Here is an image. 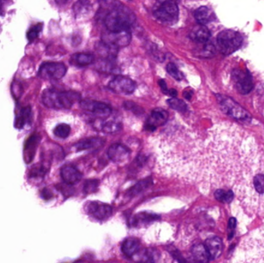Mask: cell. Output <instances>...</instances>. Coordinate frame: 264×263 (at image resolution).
I'll return each instance as SVG.
<instances>
[{
    "mask_svg": "<svg viewBox=\"0 0 264 263\" xmlns=\"http://www.w3.org/2000/svg\"><path fill=\"white\" fill-rule=\"evenodd\" d=\"M205 246L210 260H216L222 254V242L218 237H212L206 240Z\"/></svg>",
    "mask_w": 264,
    "mask_h": 263,
    "instance_id": "obj_17",
    "label": "cell"
},
{
    "mask_svg": "<svg viewBox=\"0 0 264 263\" xmlns=\"http://www.w3.org/2000/svg\"><path fill=\"white\" fill-rule=\"evenodd\" d=\"M6 5V0H0V14L4 12V7Z\"/></svg>",
    "mask_w": 264,
    "mask_h": 263,
    "instance_id": "obj_38",
    "label": "cell"
},
{
    "mask_svg": "<svg viewBox=\"0 0 264 263\" xmlns=\"http://www.w3.org/2000/svg\"><path fill=\"white\" fill-rule=\"evenodd\" d=\"M109 88L116 93L120 94H130L134 92L136 84L130 78L118 76L114 78L109 83Z\"/></svg>",
    "mask_w": 264,
    "mask_h": 263,
    "instance_id": "obj_12",
    "label": "cell"
},
{
    "mask_svg": "<svg viewBox=\"0 0 264 263\" xmlns=\"http://www.w3.org/2000/svg\"><path fill=\"white\" fill-rule=\"evenodd\" d=\"M42 25L39 24V25H36L35 26L32 27L30 30L28 34V38L29 40L32 41L36 39L39 36L40 32L42 30Z\"/></svg>",
    "mask_w": 264,
    "mask_h": 263,
    "instance_id": "obj_35",
    "label": "cell"
},
{
    "mask_svg": "<svg viewBox=\"0 0 264 263\" xmlns=\"http://www.w3.org/2000/svg\"><path fill=\"white\" fill-rule=\"evenodd\" d=\"M60 176L64 182L68 184H76L82 178V173L72 166H64L60 170Z\"/></svg>",
    "mask_w": 264,
    "mask_h": 263,
    "instance_id": "obj_16",
    "label": "cell"
},
{
    "mask_svg": "<svg viewBox=\"0 0 264 263\" xmlns=\"http://www.w3.org/2000/svg\"><path fill=\"white\" fill-rule=\"evenodd\" d=\"M104 143V140L100 138H90L82 140L75 145L78 150H88V149L100 147Z\"/></svg>",
    "mask_w": 264,
    "mask_h": 263,
    "instance_id": "obj_25",
    "label": "cell"
},
{
    "mask_svg": "<svg viewBox=\"0 0 264 263\" xmlns=\"http://www.w3.org/2000/svg\"><path fill=\"white\" fill-rule=\"evenodd\" d=\"M94 60V58L92 54L79 52V54H74L70 60V62L75 66H85L92 64Z\"/></svg>",
    "mask_w": 264,
    "mask_h": 263,
    "instance_id": "obj_21",
    "label": "cell"
},
{
    "mask_svg": "<svg viewBox=\"0 0 264 263\" xmlns=\"http://www.w3.org/2000/svg\"><path fill=\"white\" fill-rule=\"evenodd\" d=\"M86 213L98 220H106L112 216V207L109 204L100 202H90L85 207Z\"/></svg>",
    "mask_w": 264,
    "mask_h": 263,
    "instance_id": "obj_11",
    "label": "cell"
},
{
    "mask_svg": "<svg viewBox=\"0 0 264 263\" xmlns=\"http://www.w3.org/2000/svg\"><path fill=\"white\" fill-rule=\"evenodd\" d=\"M242 44V38L236 31L226 30L217 36V44L220 52L224 55H230L238 50Z\"/></svg>",
    "mask_w": 264,
    "mask_h": 263,
    "instance_id": "obj_5",
    "label": "cell"
},
{
    "mask_svg": "<svg viewBox=\"0 0 264 263\" xmlns=\"http://www.w3.org/2000/svg\"><path fill=\"white\" fill-rule=\"evenodd\" d=\"M96 50L99 56L106 59H113L118 54V48L110 46L104 42H99L96 46Z\"/></svg>",
    "mask_w": 264,
    "mask_h": 263,
    "instance_id": "obj_23",
    "label": "cell"
},
{
    "mask_svg": "<svg viewBox=\"0 0 264 263\" xmlns=\"http://www.w3.org/2000/svg\"><path fill=\"white\" fill-rule=\"evenodd\" d=\"M144 261L156 262L157 260L158 252L154 250H147L144 253Z\"/></svg>",
    "mask_w": 264,
    "mask_h": 263,
    "instance_id": "obj_36",
    "label": "cell"
},
{
    "mask_svg": "<svg viewBox=\"0 0 264 263\" xmlns=\"http://www.w3.org/2000/svg\"><path fill=\"white\" fill-rule=\"evenodd\" d=\"M130 150L124 145L114 144L108 150V156L112 162L122 163L130 156Z\"/></svg>",
    "mask_w": 264,
    "mask_h": 263,
    "instance_id": "obj_15",
    "label": "cell"
},
{
    "mask_svg": "<svg viewBox=\"0 0 264 263\" xmlns=\"http://www.w3.org/2000/svg\"><path fill=\"white\" fill-rule=\"evenodd\" d=\"M217 98H218V102L222 110L232 118L240 119V120L250 118L248 112L230 98L221 96V95H217Z\"/></svg>",
    "mask_w": 264,
    "mask_h": 263,
    "instance_id": "obj_10",
    "label": "cell"
},
{
    "mask_svg": "<svg viewBox=\"0 0 264 263\" xmlns=\"http://www.w3.org/2000/svg\"><path fill=\"white\" fill-rule=\"evenodd\" d=\"M234 261L264 262V223L240 242L236 250Z\"/></svg>",
    "mask_w": 264,
    "mask_h": 263,
    "instance_id": "obj_2",
    "label": "cell"
},
{
    "mask_svg": "<svg viewBox=\"0 0 264 263\" xmlns=\"http://www.w3.org/2000/svg\"><path fill=\"white\" fill-rule=\"evenodd\" d=\"M192 94V92H184V98H186V99L190 100V98H191Z\"/></svg>",
    "mask_w": 264,
    "mask_h": 263,
    "instance_id": "obj_39",
    "label": "cell"
},
{
    "mask_svg": "<svg viewBox=\"0 0 264 263\" xmlns=\"http://www.w3.org/2000/svg\"><path fill=\"white\" fill-rule=\"evenodd\" d=\"M54 133L55 136L59 138L65 139L69 136L70 133V128L66 124H60L55 128Z\"/></svg>",
    "mask_w": 264,
    "mask_h": 263,
    "instance_id": "obj_28",
    "label": "cell"
},
{
    "mask_svg": "<svg viewBox=\"0 0 264 263\" xmlns=\"http://www.w3.org/2000/svg\"><path fill=\"white\" fill-rule=\"evenodd\" d=\"M136 17L130 8L126 6L114 8L105 18L108 30H129L136 22Z\"/></svg>",
    "mask_w": 264,
    "mask_h": 263,
    "instance_id": "obj_3",
    "label": "cell"
},
{
    "mask_svg": "<svg viewBox=\"0 0 264 263\" xmlns=\"http://www.w3.org/2000/svg\"><path fill=\"white\" fill-rule=\"evenodd\" d=\"M192 253L194 258L197 261L206 262H208L210 260L205 244H195L192 248Z\"/></svg>",
    "mask_w": 264,
    "mask_h": 263,
    "instance_id": "obj_24",
    "label": "cell"
},
{
    "mask_svg": "<svg viewBox=\"0 0 264 263\" xmlns=\"http://www.w3.org/2000/svg\"><path fill=\"white\" fill-rule=\"evenodd\" d=\"M194 16L197 22L201 25H206L216 20L215 12L212 8L207 6H201L197 8Z\"/></svg>",
    "mask_w": 264,
    "mask_h": 263,
    "instance_id": "obj_18",
    "label": "cell"
},
{
    "mask_svg": "<svg viewBox=\"0 0 264 263\" xmlns=\"http://www.w3.org/2000/svg\"><path fill=\"white\" fill-rule=\"evenodd\" d=\"M92 6L90 0H78L73 6L74 12L76 18H83L92 12Z\"/></svg>",
    "mask_w": 264,
    "mask_h": 263,
    "instance_id": "obj_20",
    "label": "cell"
},
{
    "mask_svg": "<svg viewBox=\"0 0 264 263\" xmlns=\"http://www.w3.org/2000/svg\"><path fill=\"white\" fill-rule=\"evenodd\" d=\"M167 72L172 76L174 79L177 80H182L183 79V74L182 72L178 69V68L172 64V62H170L168 65H167Z\"/></svg>",
    "mask_w": 264,
    "mask_h": 263,
    "instance_id": "obj_30",
    "label": "cell"
},
{
    "mask_svg": "<svg viewBox=\"0 0 264 263\" xmlns=\"http://www.w3.org/2000/svg\"><path fill=\"white\" fill-rule=\"evenodd\" d=\"M234 192L228 189H217L215 192V198L218 201L224 203H230L234 201Z\"/></svg>",
    "mask_w": 264,
    "mask_h": 263,
    "instance_id": "obj_26",
    "label": "cell"
},
{
    "mask_svg": "<svg viewBox=\"0 0 264 263\" xmlns=\"http://www.w3.org/2000/svg\"><path fill=\"white\" fill-rule=\"evenodd\" d=\"M168 119V113L163 109H154L148 119L146 129L153 132L158 126H163Z\"/></svg>",
    "mask_w": 264,
    "mask_h": 263,
    "instance_id": "obj_14",
    "label": "cell"
},
{
    "mask_svg": "<svg viewBox=\"0 0 264 263\" xmlns=\"http://www.w3.org/2000/svg\"><path fill=\"white\" fill-rule=\"evenodd\" d=\"M232 80L234 86L241 94H248L254 88L252 75L248 70L234 69L232 71Z\"/></svg>",
    "mask_w": 264,
    "mask_h": 263,
    "instance_id": "obj_7",
    "label": "cell"
},
{
    "mask_svg": "<svg viewBox=\"0 0 264 263\" xmlns=\"http://www.w3.org/2000/svg\"><path fill=\"white\" fill-rule=\"evenodd\" d=\"M236 125L217 126L205 142L187 137L183 167L187 180L232 188L245 204L261 210L254 180L264 172V160L256 157L258 145Z\"/></svg>",
    "mask_w": 264,
    "mask_h": 263,
    "instance_id": "obj_1",
    "label": "cell"
},
{
    "mask_svg": "<svg viewBox=\"0 0 264 263\" xmlns=\"http://www.w3.org/2000/svg\"><path fill=\"white\" fill-rule=\"evenodd\" d=\"M102 42L118 49L119 48H124L130 44L132 35L129 30H108L102 34Z\"/></svg>",
    "mask_w": 264,
    "mask_h": 263,
    "instance_id": "obj_9",
    "label": "cell"
},
{
    "mask_svg": "<svg viewBox=\"0 0 264 263\" xmlns=\"http://www.w3.org/2000/svg\"><path fill=\"white\" fill-rule=\"evenodd\" d=\"M124 106H126V108H127L128 110H136L138 112V113H140V110L143 112L142 109H139V106H138L137 105L134 104L133 102H126V104H124Z\"/></svg>",
    "mask_w": 264,
    "mask_h": 263,
    "instance_id": "obj_37",
    "label": "cell"
},
{
    "mask_svg": "<svg viewBox=\"0 0 264 263\" xmlns=\"http://www.w3.org/2000/svg\"><path fill=\"white\" fill-rule=\"evenodd\" d=\"M152 180L150 179H147V180H143V182H140L138 184H136L133 188H132L130 190V194H136L142 191L143 189L146 188V187L151 184Z\"/></svg>",
    "mask_w": 264,
    "mask_h": 263,
    "instance_id": "obj_34",
    "label": "cell"
},
{
    "mask_svg": "<svg viewBox=\"0 0 264 263\" xmlns=\"http://www.w3.org/2000/svg\"><path fill=\"white\" fill-rule=\"evenodd\" d=\"M204 46L200 51V55L204 58H210L214 56L216 52L215 46L211 42H204Z\"/></svg>",
    "mask_w": 264,
    "mask_h": 263,
    "instance_id": "obj_31",
    "label": "cell"
},
{
    "mask_svg": "<svg viewBox=\"0 0 264 263\" xmlns=\"http://www.w3.org/2000/svg\"><path fill=\"white\" fill-rule=\"evenodd\" d=\"M99 182L98 180H88L84 186V191L86 194L94 192L98 187Z\"/></svg>",
    "mask_w": 264,
    "mask_h": 263,
    "instance_id": "obj_32",
    "label": "cell"
},
{
    "mask_svg": "<svg viewBox=\"0 0 264 263\" xmlns=\"http://www.w3.org/2000/svg\"><path fill=\"white\" fill-rule=\"evenodd\" d=\"M66 68L61 62H45L40 68L38 74L42 79L58 80L66 74Z\"/></svg>",
    "mask_w": 264,
    "mask_h": 263,
    "instance_id": "obj_8",
    "label": "cell"
},
{
    "mask_svg": "<svg viewBox=\"0 0 264 263\" xmlns=\"http://www.w3.org/2000/svg\"><path fill=\"white\" fill-rule=\"evenodd\" d=\"M78 93L72 92H60L54 89L46 90L42 94V103L46 108L56 110L70 109L75 102L80 100Z\"/></svg>",
    "mask_w": 264,
    "mask_h": 263,
    "instance_id": "obj_4",
    "label": "cell"
},
{
    "mask_svg": "<svg viewBox=\"0 0 264 263\" xmlns=\"http://www.w3.org/2000/svg\"><path fill=\"white\" fill-rule=\"evenodd\" d=\"M30 114V109H24V110H22L20 116H17L16 120V128H21L25 124L26 120V118H28Z\"/></svg>",
    "mask_w": 264,
    "mask_h": 263,
    "instance_id": "obj_33",
    "label": "cell"
},
{
    "mask_svg": "<svg viewBox=\"0 0 264 263\" xmlns=\"http://www.w3.org/2000/svg\"><path fill=\"white\" fill-rule=\"evenodd\" d=\"M140 250V242L138 240L134 238L126 240L122 246V252L128 257H132L136 255Z\"/></svg>",
    "mask_w": 264,
    "mask_h": 263,
    "instance_id": "obj_22",
    "label": "cell"
},
{
    "mask_svg": "<svg viewBox=\"0 0 264 263\" xmlns=\"http://www.w3.org/2000/svg\"><path fill=\"white\" fill-rule=\"evenodd\" d=\"M210 36H211V34L208 28L205 25H201V24L195 27L190 34L191 39L198 44L208 42Z\"/></svg>",
    "mask_w": 264,
    "mask_h": 263,
    "instance_id": "obj_19",
    "label": "cell"
},
{
    "mask_svg": "<svg viewBox=\"0 0 264 263\" xmlns=\"http://www.w3.org/2000/svg\"><path fill=\"white\" fill-rule=\"evenodd\" d=\"M154 16L166 24H174L178 19L180 10L176 2L167 0L158 6L154 11Z\"/></svg>",
    "mask_w": 264,
    "mask_h": 263,
    "instance_id": "obj_6",
    "label": "cell"
},
{
    "mask_svg": "<svg viewBox=\"0 0 264 263\" xmlns=\"http://www.w3.org/2000/svg\"><path fill=\"white\" fill-rule=\"evenodd\" d=\"M80 108L86 112H90L95 116L107 118L112 114V108L102 102H94L90 100H84L80 102Z\"/></svg>",
    "mask_w": 264,
    "mask_h": 263,
    "instance_id": "obj_13",
    "label": "cell"
},
{
    "mask_svg": "<svg viewBox=\"0 0 264 263\" xmlns=\"http://www.w3.org/2000/svg\"><path fill=\"white\" fill-rule=\"evenodd\" d=\"M120 125L118 122H113V120H108V122H102L99 125L100 130L107 134H113L120 130Z\"/></svg>",
    "mask_w": 264,
    "mask_h": 263,
    "instance_id": "obj_27",
    "label": "cell"
},
{
    "mask_svg": "<svg viewBox=\"0 0 264 263\" xmlns=\"http://www.w3.org/2000/svg\"><path fill=\"white\" fill-rule=\"evenodd\" d=\"M58 2H65L68 1V0H56Z\"/></svg>",
    "mask_w": 264,
    "mask_h": 263,
    "instance_id": "obj_40",
    "label": "cell"
},
{
    "mask_svg": "<svg viewBox=\"0 0 264 263\" xmlns=\"http://www.w3.org/2000/svg\"><path fill=\"white\" fill-rule=\"evenodd\" d=\"M168 104L170 105V108H172L174 110L180 112H186L187 110L186 104L184 103L182 100L178 99V98H172L171 99L168 100Z\"/></svg>",
    "mask_w": 264,
    "mask_h": 263,
    "instance_id": "obj_29",
    "label": "cell"
}]
</instances>
